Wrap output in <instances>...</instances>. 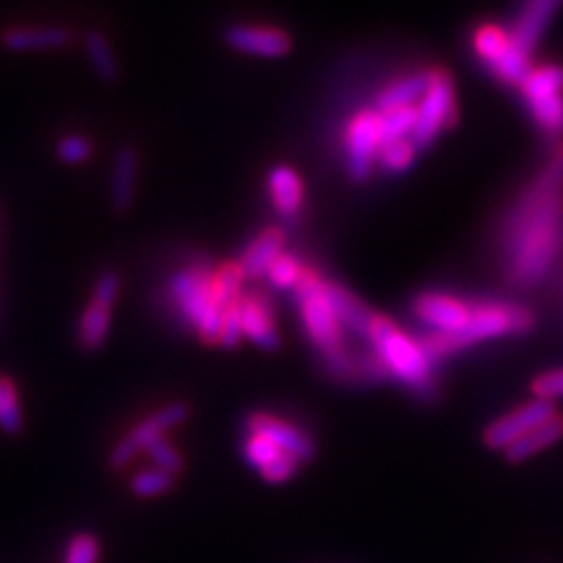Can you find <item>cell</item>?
I'll use <instances>...</instances> for the list:
<instances>
[{
    "label": "cell",
    "instance_id": "cell-1",
    "mask_svg": "<svg viewBox=\"0 0 563 563\" xmlns=\"http://www.w3.org/2000/svg\"><path fill=\"white\" fill-rule=\"evenodd\" d=\"M563 246V146L528 186L505 221L507 277L533 287L550 273Z\"/></svg>",
    "mask_w": 563,
    "mask_h": 563
},
{
    "label": "cell",
    "instance_id": "cell-2",
    "mask_svg": "<svg viewBox=\"0 0 563 563\" xmlns=\"http://www.w3.org/2000/svg\"><path fill=\"white\" fill-rule=\"evenodd\" d=\"M367 341L371 343L376 357L386 364L388 374L404 383L421 402L433 404L437 400V386L433 376L435 361L425 355L418 341H413L383 314L374 318Z\"/></svg>",
    "mask_w": 563,
    "mask_h": 563
},
{
    "label": "cell",
    "instance_id": "cell-3",
    "mask_svg": "<svg viewBox=\"0 0 563 563\" xmlns=\"http://www.w3.org/2000/svg\"><path fill=\"white\" fill-rule=\"evenodd\" d=\"M533 324H536V314L524 306L495 303V301L474 303L466 326L453 331V334H429L418 343L423 345L425 355L433 361H437L482 341H491L505 334L524 336L533 329Z\"/></svg>",
    "mask_w": 563,
    "mask_h": 563
},
{
    "label": "cell",
    "instance_id": "cell-4",
    "mask_svg": "<svg viewBox=\"0 0 563 563\" xmlns=\"http://www.w3.org/2000/svg\"><path fill=\"white\" fill-rule=\"evenodd\" d=\"M170 294L176 310L200 336L203 343L217 345L223 312L211 298V273L207 266H188L170 282Z\"/></svg>",
    "mask_w": 563,
    "mask_h": 563
},
{
    "label": "cell",
    "instance_id": "cell-5",
    "mask_svg": "<svg viewBox=\"0 0 563 563\" xmlns=\"http://www.w3.org/2000/svg\"><path fill=\"white\" fill-rule=\"evenodd\" d=\"M294 291L306 334L310 343L322 353V357H329L347 347L343 341V326L326 296V282L314 271L306 268Z\"/></svg>",
    "mask_w": 563,
    "mask_h": 563
},
{
    "label": "cell",
    "instance_id": "cell-6",
    "mask_svg": "<svg viewBox=\"0 0 563 563\" xmlns=\"http://www.w3.org/2000/svg\"><path fill=\"white\" fill-rule=\"evenodd\" d=\"M519 90L538 127L552 137H563V66L531 69Z\"/></svg>",
    "mask_w": 563,
    "mask_h": 563
},
{
    "label": "cell",
    "instance_id": "cell-7",
    "mask_svg": "<svg viewBox=\"0 0 563 563\" xmlns=\"http://www.w3.org/2000/svg\"><path fill=\"white\" fill-rule=\"evenodd\" d=\"M456 94H453V80L449 71L435 69L429 71L427 90L416 106V127H413L411 141L421 148L433 143L444 129L456 125Z\"/></svg>",
    "mask_w": 563,
    "mask_h": 563
},
{
    "label": "cell",
    "instance_id": "cell-8",
    "mask_svg": "<svg viewBox=\"0 0 563 563\" xmlns=\"http://www.w3.org/2000/svg\"><path fill=\"white\" fill-rule=\"evenodd\" d=\"M474 53L482 59L491 73L505 85H521L526 76L531 73V57L512 38V33L495 24H484L474 31Z\"/></svg>",
    "mask_w": 563,
    "mask_h": 563
},
{
    "label": "cell",
    "instance_id": "cell-9",
    "mask_svg": "<svg viewBox=\"0 0 563 563\" xmlns=\"http://www.w3.org/2000/svg\"><path fill=\"white\" fill-rule=\"evenodd\" d=\"M188 416L191 406L186 402H172L151 413V416H146L113 446L108 453V468L125 470L131 460L148 449V444L156 441L158 437H164V433H170V429L179 427L181 423H186Z\"/></svg>",
    "mask_w": 563,
    "mask_h": 563
},
{
    "label": "cell",
    "instance_id": "cell-10",
    "mask_svg": "<svg viewBox=\"0 0 563 563\" xmlns=\"http://www.w3.org/2000/svg\"><path fill=\"white\" fill-rule=\"evenodd\" d=\"M380 113L361 111L345 127V151H347V174L357 184L369 181L374 174V162L380 153Z\"/></svg>",
    "mask_w": 563,
    "mask_h": 563
},
{
    "label": "cell",
    "instance_id": "cell-11",
    "mask_svg": "<svg viewBox=\"0 0 563 563\" xmlns=\"http://www.w3.org/2000/svg\"><path fill=\"white\" fill-rule=\"evenodd\" d=\"M552 416H556V406L550 400H536L521 404L519 409L509 411L507 416L498 418L495 423H491L484 429V444L489 446L491 451H507L512 444L519 441L521 437H526L531 429H536L538 425H542L544 421H550Z\"/></svg>",
    "mask_w": 563,
    "mask_h": 563
},
{
    "label": "cell",
    "instance_id": "cell-12",
    "mask_svg": "<svg viewBox=\"0 0 563 563\" xmlns=\"http://www.w3.org/2000/svg\"><path fill=\"white\" fill-rule=\"evenodd\" d=\"M244 427L250 435L266 439L273 446H277L279 451L291 456L298 466L310 462L314 453H318V446H314V441L303 433L301 427H296L282 418H275L271 413H261V411L252 413V416L244 421Z\"/></svg>",
    "mask_w": 563,
    "mask_h": 563
},
{
    "label": "cell",
    "instance_id": "cell-13",
    "mask_svg": "<svg viewBox=\"0 0 563 563\" xmlns=\"http://www.w3.org/2000/svg\"><path fill=\"white\" fill-rule=\"evenodd\" d=\"M413 314L429 329H435V334H453L468 324L472 303L460 301L451 294L427 291L413 301Z\"/></svg>",
    "mask_w": 563,
    "mask_h": 563
},
{
    "label": "cell",
    "instance_id": "cell-14",
    "mask_svg": "<svg viewBox=\"0 0 563 563\" xmlns=\"http://www.w3.org/2000/svg\"><path fill=\"white\" fill-rule=\"evenodd\" d=\"M223 41L228 47L242 55L256 57H285L291 53V36L287 31L273 26H250V24H233L223 31Z\"/></svg>",
    "mask_w": 563,
    "mask_h": 563
},
{
    "label": "cell",
    "instance_id": "cell-15",
    "mask_svg": "<svg viewBox=\"0 0 563 563\" xmlns=\"http://www.w3.org/2000/svg\"><path fill=\"white\" fill-rule=\"evenodd\" d=\"M139 186V153L135 146L123 143L111 162V184H108V203L111 209L125 214L137 200Z\"/></svg>",
    "mask_w": 563,
    "mask_h": 563
},
{
    "label": "cell",
    "instance_id": "cell-16",
    "mask_svg": "<svg viewBox=\"0 0 563 563\" xmlns=\"http://www.w3.org/2000/svg\"><path fill=\"white\" fill-rule=\"evenodd\" d=\"M240 314L244 336L263 351H277L279 347V331L275 326L273 306L266 296L261 294H244L240 296Z\"/></svg>",
    "mask_w": 563,
    "mask_h": 563
},
{
    "label": "cell",
    "instance_id": "cell-17",
    "mask_svg": "<svg viewBox=\"0 0 563 563\" xmlns=\"http://www.w3.org/2000/svg\"><path fill=\"white\" fill-rule=\"evenodd\" d=\"M76 41L66 26H12L3 31L0 45L8 53H36V49H61Z\"/></svg>",
    "mask_w": 563,
    "mask_h": 563
},
{
    "label": "cell",
    "instance_id": "cell-18",
    "mask_svg": "<svg viewBox=\"0 0 563 563\" xmlns=\"http://www.w3.org/2000/svg\"><path fill=\"white\" fill-rule=\"evenodd\" d=\"M244 458L271 484L289 482V479L298 470V462L291 456L279 451L277 446H273L271 441L254 437V435H250V439L244 441Z\"/></svg>",
    "mask_w": 563,
    "mask_h": 563
},
{
    "label": "cell",
    "instance_id": "cell-19",
    "mask_svg": "<svg viewBox=\"0 0 563 563\" xmlns=\"http://www.w3.org/2000/svg\"><path fill=\"white\" fill-rule=\"evenodd\" d=\"M326 296L331 306H334L343 331H351V334L359 338H369V329L376 314L364 306L351 289L338 285V282H326Z\"/></svg>",
    "mask_w": 563,
    "mask_h": 563
},
{
    "label": "cell",
    "instance_id": "cell-20",
    "mask_svg": "<svg viewBox=\"0 0 563 563\" xmlns=\"http://www.w3.org/2000/svg\"><path fill=\"white\" fill-rule=\"evenodd\" d=\"M282 246H285V233L279 228H266L246 244V250L242 252V258L238 261L244 277L258 279L263 275H268L271 266L282 254Z\"/></svg>",
    "mask_w": 563,
    "mask_h": 563
},
{
    "label": "cell",
    "instance_id": "cell-21",
    "mask_svg": "<svg viewBox=\"0 0 563 563\" xmlns=\"http://www.w3.org/2000/svg\"><path fill=\"white\" fill-rule=\"evenodd\" d=\"M113 308H115L113 303L90 298V303L85 306V310L80 312L78 329H76V338H78L80 351H85L90 355L96 353V351H102L104 343L108 341V334H111Z\"/></svg>",
    "mask_w": 563,
    "mask_h": 563
},
{
    "label": "cell",
    "instance_id": "cell-22",
    "mask_svg": "<svg viewBox=\"0 0 563 563\" xmlns=\"http://www.w3.org/2000/svg\"><path fill=\"white\" fill-rule=\"evenodd\" d=\"M563 0H528V5L524 8L519 22L512 31V38L524 49V53L531 57L536 45L542 38V31L548 28L550 20Z\"/></svg>",
    "mask_w": 563,
    "mask_h": 563
},
{
    "label": "cell",
    "instance_id": "cell-23",
    "mask_svg": "<svg viewBox=\"0 0 563 563\" xmlns=\"http://www.w3.org/2000/svg\"><path fill=\"white\" fill-rule=\"evenodd\" d=\"M427 82H429V71H421V73H413L402 80L390 82V85L376 99V113L388 115V113L413 108L416 104H421V99L427 90Z\"/></svg>",
    "mask_w": 563,
    "mask_h": 563
},
{
    "label": "cell",
    "instance_id": "cell-24",
    "mask_svg": "<svg viewBox=\"0 0 563 563\" xmlns=\"http://www.w3.org/2000/svg\"><path fill=\"white\" fill-rule=\"evenodd\" d=\"M268 193L282 217H296L303 207V181L287 164H277L271 170Z\"/></svg>",
    "mask_w": 563,
    "mask_h": 563
},
{
    "label": "cell",
    "instance_id": "cell-25",
    "mask_svg": "<svg viewBox=\"0 0 563 563\" xmlns=\"http://www.w3.org/2000/svg\"><path fill=\"white\" fill-rule=\"evenodd\" d=\"M563 437V416H552L550 421H544L542 425H538L536 429H531L526 437H521L519 441H515L505 451V458L509 462H524L528 458L538 456L540 451L548 449L554 441H559Z\"/></svg>",
    "mask_w": 563,
    "mask_h": 563
},
{
    "label": "cell",
    "instance_id": "cell-26",
    "mask_svg": "<svg viewBox=\"0 0 563 563\" xmlns=\"http://www.w3.org/2000/svg\"><path fill=\"white\" fill-rule=\"evenodd\" d=\"M82 49H85V57L99 78L106 82L118 80V76H120L118 57H115L104 31L88 28L85 33H82Z\"/></svg>",
    "mask_w": 563,
    "mask_h": 563
},
{
    "label": "cell",
    "instance_id": "cell-27",
    "mask_svg": "<svg viewBox=\"0 0 563 563\" xmlns=\"http://www.w3.org/2000/svg\"><path fill=\"white\" fill-rule=\"evenodd\" d=\"M0 433L20 437L24 433V409L20 388L5 374H0Z\"/></svg>",
    "mask_w": 563,
    "mask_h": 563
},
{
    "label": "cell",
    "instance_id": "cell-28",
    "mask_svg": "<svg viewBox=\"0 0 563 563\" xmlns=\"http://www.w3.org/2000/svg\"><path fill=\"white\" fill-rule=\"evenodd\" d=\"M242 282L244 273L240 263L230 261L219 266L211 273V298L221 312H226L230 306H235L242 296Z\"/></svg>",
    "mask_w": 563,
    "mask_h": 563
},
{
    "label": "cell",
    "instance_id": "cell-29",
    "mask_svg": "<svg viewBox=\"0 0 563 563\" xmlns=\"http://www.w3.org/2000/svg\"><path fill=\"white\" fill-rule=\"evenodd\" d=\"M174 479L176 476L162 472L158 468H146L129 479V491L141 501H151V498H158V495L170 493L174 489Z\"/></svg>",
    "mask_w": 563,
    "mask_h": 563
},
{
    "label": "cell",
    "instance_id": "cell-30",
    "mask_svg": "<svg viewBox=\"0 0 563 563\" xmlns=\"http://www.w3.org/2000/svg\"><path fill=\"white\" fill-rule=\"evenodd\" d=\"M416 153H418V146L413 143L411 139L392 141V143L380 146L378 164L386 174H400V172H406L411 168L413 160H416Z\"/></svg>",
    "mask_w": 563,
    "mask_h": 563
},
{
    "label": "cell",
    "instance_id": "cell-31",
    "mask_svg": "<svg viewBox=\"0 0 563 563\" xmlns=\"http://www.w3.org/2000/svg\"><path fill=\"white\" fill-rule=\"evenodd\" d=\"M99 559H102V542L94 533L80 531L66 542L61 563H99Z\"/></svg>",
    "mask_w": 563,
    "mask_h": 563
},
{
    "label": "cell",
    "instance_id": "cell-32",
    "mask_svg": "<svg viewBox=\"0 0 563 563\" xmlns=\"http://www.w3.org/2000/svg\"><path fill=\"white\" fill-rule=\"evenodd\" d=\"M413 127H416V106L380 115V139H383V146L409 139L413 135Z\"/></svg>",
    "mask_w": 563,
    "mask_h": 563
},
{
    "label": "cell",
    "instance_id": "cell-33",
    "mask_svg": "<svg viewBox=\"0 0 563 563\" xmlns=\"http://www.w3.org/2000/svg\"><path fill=\"white\" fill-rule=\"evenodd\" d=\"M143 453L153 460V468L162 472H168L172 476H179L184 472V456H181V451L168 437H158L156 441L148 444V449Z\"/></svg>",
    "mask_w": 563,
    "mask_h": 563
},
{
    "label": "cell",
    "instance_id": "cell-34",
    "mask_svg": "<svg viewBox=\"0 0 563 563\" xmlns=\"http://www.w3.org/2000/svg\"><path fill=\"white\" fill-rule=\"evenodd\" d=\"M303 271L306 268L301 266V261H298L294 254H279L268 271V279L277 289H296Z\"/></svg>",
    "mask_w": 563,
    "mask_h": 563
},
{
    "label": "cell",
    "instance_id": "cell-35",
    "mask_svg": "<svg viewBox=\"0 0 563 563\" xmlns=\"http://www.w3.org/2000/svg\"><path fill=\"white\" fill-rule=\"evenodd\" d=\"M55 153L64 164H71V168H76V164H82L92 158L94 148L85 135H66L59 139Z\"/></svg>",
    "mask_w": 563,
    "mask_h": 563
},
{
    "label": "cell",
    "instance_id": "cell-36",
    "mask_svg": "<svg viewBox=\"0 0 563 563\" xmlns=\"http://www.w3.org/2000/svg\"><path fill=\"white\" fill-rule=\"evenodd\" d=\"M244 338V329H242V314H240V306H230L223 312V322H221V331H219V343L221 347H238L240 341Z\"/></svg>",
    "mask_w": 563,
    "mask_h": 563
},
{
    "label": "cell",
    "instance_id": "cell-37",
    "mask_svg": "<svg viewBox=\"0 0 563 563\" xmlns=\"http://www.w3.org/2000/svg\"><path fill=\"white\" fill-rule=\"evenodd\" d=\"M120 287H123V282H120L118 271H113V268L102 271L94 279V287H92V296L90 298H96V301H106V303L115 306V303H118Z\"/></svg>",
    "mask_w": 563,
    "mask_h": 563
},
{
    "label": "cell",
    "instance_id": "cell-38",
    "mask_svg": "<svg viewBox=\"0 0 563 563\" xmlns=\"http://www.w3.org/2000/svg\"><path fill=\"white\" fill-rule=\"evenodd\" d=\"M533 392L540 397V400H550V402H554L556 397H563V369L542 374L533 383Z\"/></svg>",
    "mask_w": 563,
    "mask_h": 563
},
{
    "label": "cell",
    "instance_id": "cell-39",
    "mask_svg": "<svg viewBox=\"0 0 563 563\" xmlns=\"http://www.w3.org/2000/svg\"><path fill=\"white\" fill-rule=\"evenodd\" d=\"M0 238H3V207H0Z\"/></svg>",
    "mask_w": 563,
    "mask_h": 563
}]
</instances>
